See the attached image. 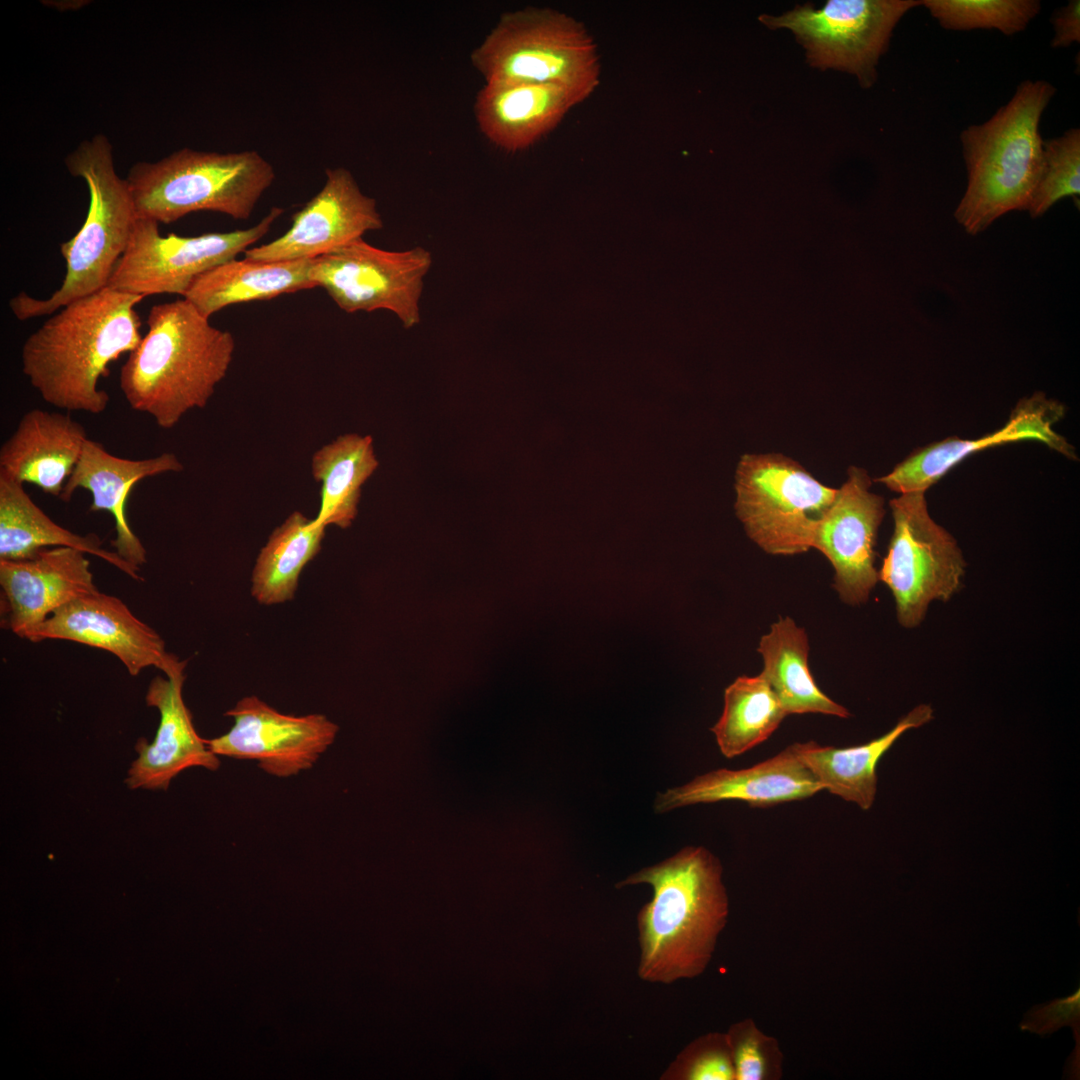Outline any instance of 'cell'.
Segmentation results:
<instances>
[{"label": "cell", "instance_id": "cell-1", "mask_svg": "<svg viewBox=\"0 0 1080 1080\" xmlns=\"http://www.w3.org/2000/svg\"><path fill=\"white\" fill-rule=\"evenodd\" d=\"M143 299L106 287L63 306L28 336L22 371L45 402L95 415L106 410L109 395L98 383L139 345L135 307Z\"/></svg>", "mask_w": 1080, "mask_h": 1080}, {"label": "cell", "instance_id": "cell-2", "mask_svg": "<svg viewBox=\"0 0 1080 1080\" xmlns=\"http://www.w3.org/2000/svg\"><path fill=\"white\" fill-rule=\"evenodd\" d=\"M722 871L709 850L689 846L617 884L653 889L637 917L642 980L670 984L705 971L729 913Z\"/></svg>", "mask_w": 1080, "mask_h": 1080}, {"label": "cell", "instance_id": "cell-3", "mask_svg": "<svg viewBox=\"0 0 1080 1080\" xmlns=\"http://www.w3.org/2000/svg\"><path fill=\"white\" fill-rule=\"evenodd\" d=\"M147 325L121 368L120 388L131 409L171 429L189 410L207 405L227 374L235 341L184 298L154 305Z\"/></svg>", "mask_w": 1080, "mask_h": 1080}, {"label": "cell", "instance_id": "cell-4", "mask_svg": "<svg viewBox=\"0 0 1080 1080\" xmlns=\"http://www.w3.org/2000/svg\"><path fill=\"white\" fill-rule=\"evenodd\" d=\"M1055 92L1047 81L1026 80L988 121L961 132L968 182L954 216L968 234L1028 210L1043 167L1039 124Z\"/></svg>", "mask_w": 1080, "mask_h": 1080}, {"label": "cell", "instance_id": "cell-5", "mask_svg": "<svg viewBox=\"0 0 1080 1080\" xmlns=\"http://www.w3.org/2000/svg\"><path fill=\"white\" fill-rule=\"evenodd\" d=\"M65 166L87 184V215L78 232L59 246L66 264L60 288L46 299L20 292L9 301L20 321L52 315L106 288L138 219L128 183L116 172L112 145L105 135L81 141L65 157Z\"/></svg>", "mask_w": 1080, "mask_h": 1080}, {"label": "cell", "instance_id": "cell-6", "mask_svg": "<svg viewBox=\"0 0 1080 1080\" xmlns=\"http://www.w3.org/2000/svg\"><path fill=\"white\" fill-rule=\"evenodd\" d=\"M275 178L257 151L183 148L155 162H137L125 178L138 217L172 223L197 211L248 219Z\"/></svg>", "mask_w": 1080, "mask_h": 1080}, {"label": "cell", "instance_id": "cell-7", "mask_svg": "<svg viewBox=\"0 0 1080 1080\" xmlns=\"http://www.w3.org/2000/svg\"><path fill=\"white\" fill-rule=\"evenodd\" d=\"M471 62L485 83H553L590 94L600 83L593 38L583 23L552 8L503 13L472 51Z\"/></svg>", "mask_w": 1080, "mask_h": 1080}, {"label": "cell", "instance_id": "cell-8", "mask_svg": "<svg viewBox=\"0 0 1080 1080\" xmlns=\"http://www.w3.org/2000/svg\"><path fill=\"white\" fill-rule=\"evenodd\" d=\"M736 512L749 538L772 555L812 548L837 489L782 454H746L736 473Z\"/></svg>", "mask_w": 1080, "mask_h": 1080}, {"label": "cell", "instance_id": "cell-9", "mask_svg": "<svg viewBox=\"0 0 1080 1080\" xmlns=\"http://www.w3.org/2000/svg\"><path fill=\"white\" fill-rule=\"evenodd\" d=\"M894 529L878 579L891 591L898 623L916 628L930 603L947 602L962 587L966 562L955 538L928 512L924 491L889 503Z\"/></svg>", "mask_w": 1080, "mask_h": 1080}, {"label": "cell", "instance_id": "cell-10", "mask_svg": "<svg viewBox=\"0 0 1080 1080\" xmlns=\"http://www.w3.org/2000/svg\"><path fill=\"white\" fill-rule=\"evenodd\" d=\"M283 209L273 207L256 225L241 230L162 236L159 223L138 217L109 288L133 295L179 294L211 269L231 261L268 233Z\"/></svg>", "mask_w": 1080, "mask_h": 1080}, {"label": "cell", "instance_id": "cell-11", "mask_svg": "<svg viewBox=\"0 0 1080 1080\" xmlns=\"http://www.w3.org/2000/svg\"><path fill=\"white\" fill-rule=\"evenodd\" d=\"M919 5L917 0H829L820 9L806 4L779 17L761 15L760 21L790 29L812 66L847 71L870 87L894 27Z\"/></svg>", "mask_w": 1080, "mask_h": 1080}, {"label": "cell", "instance_id": "cell-12", "mask_svg": "<svg viewBox=\"0 0 1080 1080\" xmlns=\"http://www.w3.org/2000/svg\"><path fill=\"white\" fill-rule=\"evenodd\" d=\"M431 253L415 247L388 251L360 238L314 260L311 279L347 313L388 310L405 328L420 322L423 280Z\"/></svg>", "mask_w": 1080, "mask_h": 1080}, {"label": "cell", "instance_id": "cell-13", "mask_svg": "<svg viewBox=\"0 0 1080 1080\" xmlns=\"http://www.w3.org/2000/svg\"><path fill=\"white\" fill-rule=\"evenodd\" d=\"M225 715L234 725L205 739L215 754L255 760L266 773L288 778L309 770L335 740L338 726L322 714H283L256 696L244 697Z\"/></svg>", "mask_w": 1080, "mask_h": 1080}, {"label": "cell", "instance_id": "cell-14", "mask_svg": "<svg viewBox=\"0 0 1080 1080\" xmlns=\"http://www.w3.org/2000/svg\"><path fill=\"white\" fill-rule=\"evenodd\" d=\"M870 487L867 472L850 467L812 542L834 569L833 586L840 600L851 606L867 602L879 581L874 547L885 509L884 499Z\"/></svg>", "mask_w": 1080, "mask_h": 1080}, {"label": "cell", "instance_id": "cell-15", "mask_svg": "<svg viewBox=\"0 0 1080 1080\" xmlns=\"http://www.w3.org/2000/svg\"><path fill=\"white\" fill-rule=\"evenodd\" d=\"M46 639L68 640L108 651L132 676L151 666L166 677L184 676L186 661L167 652L159 634L138 619L122 600L98 590L58 609L28 638L32 642Z\"/></svg>", "mask_w": 1080, "mask_h": 1080}, {"label": "cell", "instance_id": "cell-16", "mask_svg": "<svg viewBox=\"0 0 1080 1080\" xmlns=\"http://www.w3.org/2000/svg\"><path fill=\"white\" fill-rule=\"evenodd\" d=\"M382 228L375 199L360 190L351 172L327 169L324 186L292 216L290 228L244 253L246 258L268 261L316 259Z\"/></svg>", "mask_w": 1080, "mask_h": 1080}, {"label": "cell", "instance_id": "cell-17", "mask_svg": "<svg viewBox=\"0 0 1080 1080\" xmlns=\"http://www.w3.org/2000/svg\"><path fill=\"white\" fill-rule=\"evenodd\" d=\"M1064 413L1065 407L1062 403L1047 398L1043 392H1035L1017 403L1002 428L977 439L947 438L918 448L890 473L876 481L897 493L926 492L971 454L1022 440L1039 441L1075 460V448L1053 427Z\"/></svg>", "mask_w": 1080, "mask_h": 1080}, {"label": "cell", "instance_id": "cell-18", "mask_svg": "<svg viewBox=\"0 0 1080 1080\" xmlns=\"http://www.w3.org/2000/svg\"><path fill=\"white\" fill-rule=\"evenodd\" d=\"M85 555L55 547L27 559L0 560L2 625L28 640L58 609L97 591Z\"/></svg>", "mask_w": 1080, "mask_h": 1080}, {"label": "cell", "instance_id": "cell-19", "mask_svg": "<svg viewBox=\"0 0 1080 1080\" xmlns=\"http://www.w3.org/2000/svg\"><path fill=\"white\" fill-rule=\"evenodd\" d=\"M823 790L811 770L789 745L771 758L740 770L717 769L682 786L657 795L655 811L738 800L753 807H769L803 800Z\"/></svg>", "mask_w": 1080, "mask_h": 1080}, {"label": "cell", "instance_id": "cell-20", "mask_svg": "<svg viewBox=\"0 0 1080 1080\" xmlns=\"http://www.w3.org/2000/svg\"><path fill=\"white\" fill-rule=\"evenodd\" d=\"M591 94L553 83L490 82L478 92L475 118L482 134L507 152L528 149Z\"/></svg>", "mask_w": 1080, "mask_h": 1080}, {"label": "cell", "instance_id": "cell-21", "mask_svg": "<svg viewBox=\"0 0 1080 1080\" xmlns=\"http://www.w3.org/2000/svg\"><path fill=\"white\" fill-rule=\"evenodd\" d=\"M185 676H156L149 684L146 703L160 713V722L153 742L139 738L135 750L138 758L128 770L125 780L130 789L166 790L170 781L190 767L215 771L220 761L196 732L192 716L182 697Z\"/></svg>", "mask_w": 1080, "mask_h": 1080}, {"label": "cell", "instance_id": "cell-22", "mask_svg": "<svg viewBox=\"0 0 1080 1080\" xmlns=\"http://www.w3.org/2000/svg\"><path fill=\"white\" fill-rule=\"evenodd\" d=\"M182 469V463L173 453L141 460L125 459L109 453L101 443L88 438L59 499L69 502L77 489L88 490L92 495L90 511H106L114 518L116 536L111 541L114 552L139 570L147 557L146 549L127 521L126 503L130 491L144 478Z\"/></svg>", "mask_w": 1080, "mask_h": 1080}, {"label": "cell", "instance_id": "cell-23", "mask_svg": "<svg viewBox=\"0 0 1080 1080\" xmlns=\"http://www.w3.org/2000/svg\"><path fill=\"white\" fill-rule=\"evenodd\" d=\"M87 439L85 428L70 415L32 409L2 444L0 473L59 498Z\"/></svg>", "mask_w": 1080, "mask_h": 1080}, {"label": "cell", "instance_id": "cell-24", "mask_svg": "<svg viewBox=\"0 0 1080 1080\" xmlns=\"http://www.w3.org/2000/svg\"><path fill=\"white\" fill-rule=\"evenodd\" d=\"M933 713L929 704H919L887 733L861 745L837 748L814 741L794 745L823 790L869 810L876 797L880 759L906 731L930 722Z\"/></svg>", "mask_w": 1080, "mask_h": 1080}, {"label": "cell", "instance_id": "cell-25", "mask_svg": "<svg viewBox=\"0 0 1080 1080\" xmlns=\"http://www.w3.org/2000/svg\"><path fill=\"white\" fill-rule=\"evenodd\" d=\"M314 260L233 259L201 275L183 298L209 318L233 304L311 289L316 287L311 279Z\"/></svg>", "mask_w": 1080, "mask_h": 1080}, {"label": "cell", "instance_id": "cell-26", "mask_svg": "<svg viewBox=\"0 0 1080 1080\" xmlns=\"http://www.w3.org/2000/svg\"><path fill=\"white\" fill-rule=\"evenodd\" d=\"M24 484L0 473V560L31 558L45 547H69L97 556L131 578L139 570L107 551L96 534L79 535L55 523L25 491Z\"/></svg>", "mask_w": 1080, "mask_h": 1080}, {"label": "cell", "instance_id": "cell-27", "mask_svg": "<svg viewBox=\"0 0 1080 1080\" xmlns=\"http://www.w3.org/2000/svg\"><path fill=\"white\" fill-rule=\"evenodd\" d=\"M761 675L778 698L786 715L819 713L848 718L850 712L821 691L808 665L809 641L791 617H780L764 634L757 648Z\"/></svg>", "mask_w": 1080, "mask_h": 1080}, {"label": "cell", "instance_id": "cell-28", "mask_svg": "<svg viewBox=\"0 0 1080 1080\" xmlns=\"http://www.w3.org/2000/svg\"><path fill=\"white\" fill-rule=\"evenodd\" d=\"M378 466L371 436L346 434L319 449L312 473L321 482V503L314 520L347 528L358 512L361 487Z\"/></svg>", "mask_w": 1080, "mask_h": 1080}, {"label": "cell", "instance_id": "cell-29", "mask_svg": "<svg viewBox=\"0 0 1080 1080\" xmlns=\"http://www.w3.org/2000/svg\"><path fill=\"white\" fill-rule=\"evenodd\" d=\"M324 526L296 511L277 527L261 549L252 572V595L274 605L294 597L299 576L319 552Z\"/></svg>", "mask_w": 1080, "mask_h": 1080}, {"label": "cell", "instance_id": "cell-30", "mask_svg": "<svg viewBox=\"0 0 1080 1080\" xmlns=\"http://www.w3.org/2000/svg\"><path fill=\"white\" fill-rule=\"evenodd\" d=\"M786 716L761 674L740 676L725 689L724 709L711 731L721 753L733 758L767 740Z\"/></svg>", "mask_w": 1080, "mask_h": 1080}, {"label": "cell", "instance_id": "cell-31", "mask_svg": "<svg viewBox=\"0 0 1080 1080\" xmlns=\"http://www.w3.org/2000/svg\"><path fill=\"white\" fill-rule=\"evenodd\" d=\"M947 30L997 29L1007 36L1026 29L1038 15L1037 0H921Z\"/></svg>", "mask_w": 1080, "mask_h": 1080}, {"label": "cell", "instance_id": "cell-32", "mask_svg": "<svg viewBox=\"0 0 1080 1080\" xmlns=\"http://www.w3.org/2000/svg\"><path fill=\"white\" fill-rule=\"evenodd\" d=\"M1080 194V130L1043 140V167L1028 212L1044 215L1057 201Z\"/></svg>", "mask_w": 1080, "mask_h": 1080}, {"label": "cell", "instance_id": "cell-33", "mask_svg": "<svg viewBox=\"0 0 1080 1080\" xmlns=\"http://www.w3.org/2000/svg\"><path fill=\"white\" fill-rule=\"evenodd\" d=\"M731 1050L735 1080H777L782 1076L783 1054L777 1040L762 1032L751 1019L734 1023L725 1033Z\"/></svg>", "mask_w": 1080, "mask_h": 1080}, {"label": "cell", "instance_id": "cell-34", "mask_svg": "<svg viewBox=\"0 0 1080 1080\" xmlns=\"http://www.w3.org/2000/svg\"><path fill=\"white\" fill-rule=\"evenodd\" d=\"M664 1076L678 1080H735L726 1034L715 1032L695 1039L677 1056Z\"/></svg>", "mask_w": 1080, "mask_h": 1080}, {"label": "cell", "instance_id": "cell-35", "mask_svg": "<svg viewBox=\"0 0 1080 1080\" xmlns=\"http://www.w3.org/2000/svg\"><path fill=\"white\" fill-rule=\"evenodd\" d=\"M1069 1026L1079 1051L1080 1044V989L1070 995L1054 998L1031 1007L1023 1016L1019 1028L1040 1037L1048 1036Z\"/></svg>", "mask_w": 1080, "mask_h": 1080}, {"label": "cell", "instance_id": "cell-36", "mask_svg": "<svg viewBox=\"0 0 1080 1080\" xmlns=\"http://www.w3.org/2000/svg\"><path fill=\"white\" fill-rule=\"evenodd\" d=\"M1054 37L1051 41L1053 48L1068 47L1073 43L1080 42V2L1071 0L1067 5L1056 11L1052 18Z\"/></svg>", "mask_w": 1080, "mask_h": 1080}]
</instances>
